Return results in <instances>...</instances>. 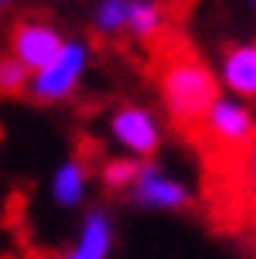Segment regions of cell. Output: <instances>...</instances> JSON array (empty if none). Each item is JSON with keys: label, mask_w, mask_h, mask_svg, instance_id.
Returning <instances> with one entry per match:
<instances>
[{"label": "cell", "mask_w": 256, "mask_h": 259, "mask_svg": "<svg viewBox=\"0 0 256 259\" xmlns=\"http://www.w3.org/2000/svg\"><path fill=\"white\" fill-rule=\"evenodd\" d=\"M218 78L215 68L192 52H174L167 55L157 68V103L161 116L174 123L178 130L202 126V116L218 96Z\"/></svg>", "instance_id": "obj_1"}, {"label": "cell", "mask_w": 256, "mask_h": 259, "mask_svg": "<svg viewBox=\"0 0 256 259\" xmlns=\"http://www.w3.org/2000/svg\"><path fill=\"white\" fill-rule=\"evenodd\" d=\"M89 68H92V45L86 38H65L62 52L48 65H41L38 72H31L27 99L38 106H65L82 89Z\"/></svg>", "instance_id": "obj_2"}, {"label": "cell", "mask_w": 256, "mask_h": 259, "mask_svg": "<svg viewBox=\"0 0 256 259\" xmlns=\"http://www.w3.org/2000/svg\"><path fill=\"white\" fill-rule=\"evenodd\" d=\"M106 137L116 154L133 160H157L164 150V116L147 103L127 99L106 113Z\"/></svg>", "instance_id": "obj_3"}, {"label": "cell", "mask_w": 256, "mask_h": 259, "mask_svg": "<svg viewBox=\"0 0 256 259\" xmlns=\"http://www.w3.org/2000/svg\"><path fill=\"white\" fill-rule=\"evenodd\" d=\"M123 201L133 205L137 211H151V215H181L195 205V191L185 178H178L161 160H140L137 178L130 184V191L123 194Z\"/></svg>", "instance_id": "obj_4"}, {"label": "cell", "mask_w": 256, "mask_h": 259, "mask_svg": "<svg viewBox=\"0 0 256 259\" xmlns=\"http://www.w3.org/2000/svg\"><path fill=\"white\" fill-rule=\"evenodd\" d=\"M198 130L222 150L246 154L256 143V103L229 96V92H218L215 103L208 106V113L202 116Z\"/></svg>", "instance_id": "obj_5"}, {"label": "cell", "mask_w": 256, "mask_h": 259, "mask_svg": "<svg viewBox=\"0 0 256 259\" xmlns=\"http://www.w3.org/2000/svg\"><path fill=\"white\" fill-rule=\"evenodd\" d=\"M65 38L68 34L48 17H21V21H14L11 34H7V55H14L27 72H38L41 65H48L62 52Z\"/></svg>", "instance_id": "obj_6"}, {"label": "cell", "mask_w": 256, "mask_h": 259, "mask_svg": "<svg viewBox=\"0 0 256 259\" xmlns=\"http://www.w3.org/2000/svg\"><path fill=\"white\" fill-rule=\"evenodd\" d=\"M116 219L106 205H86L79 211L76 235L65 249V259H113Z\"/></svg>", "instance_id": "obj_7"}, {"label": "cell", "mask_w": 256, "mask_h": 259, "mask_svg": "<svg viewBox=\"0 0 256 259\" xmlns=\"http://www.w3.org/2000/svg\"><path fill=\"white\" fill-rule=\"evenodd\" d=\"M89 191H92V167L86 164V157L68 154L51 167L48 201L58 211H82L89 205Z\"/></svg>", "instance_id": "obj_8"}, {"label": "cell", "mask_w": 256, "mask_h": 259, "mask_svg": "<svg viewBox=\"0 0 256 259\" xmlns=\"http://www.w3.org/2000/svg\"><path fill=\"white\" fill-rule=\"evenodd\" d=\"M218 89L256 103V41H232L215 58Z\"/></svg>", "instance_id": "obj_9"}, {"label": "cell", "mask_w": 256, "mask_h": 259, "mask_svg": "<svg viewBox=\"0 0 256 259\" xmlns=\"http://www.w3.org/2000/svg\"><path fill=\"white\" fill-rule=\"evenodd\" d=\"M171 14L164 0H130L127 14V38L137 45H157L167 34Z\"/></svg>", "instance_id": "obj_10"}, {"label": "cell", "mask_w": 256, "mask_h": 259, "mask_svg": "<svg viewBox=\"0 0 256 259\" xmlns=\"http://www.w3.org/2000/svg\"><path fill=\"white\" fill-rule=\"evenodd\" d=\"M127 14H130V0H92L89 7L92 34L102 41L127 38Z\"/></svg>", "instance_id": "obj_11"}, {"label": "cell", "mask_w": 256, "mask_h": 259, "mask_svg": "<svg viewBox=\"0 0 256 259\" xmlns=\"http://www.w3.org/2000/svg\"><path fill=\"white\" fill-rule=\"evenodd\" d=\"M137 167H140V160H133V157H123V154H113L106 157L99 167H96V181L106 194H116V198H123L130 191V184L137 178Z\"/></svg>", "instance_id": "obj_12"}, {"label": "cell", "mask_w": 256, "mask_h": 259, "mask_svg": "<svg viewBox=\"0 0 256 259\" xmlns=\"http://www.w3.org/2000/svg\"><path fill=\"white\" fill-rule=\"evenodd\" d=\"M27 82H31V72L17 62L14 55H0V99H17V96H27Z\"/></svg>", "instance_id": "obj_13"}, {"label": "cell", "mask_w": 256, "mask_h": 259, "mask_svg": "<svg viewBox=\"0 0 256 259\" xmlns=\"http://www.w3.org/2000/svg\"><path fill=\"white\" fill-rule=\"evenodd\" d=\"M246 178H249V184L256 188V143L246 150Z\"/></svg>", "instance_id": "obj_14"}, {"label": "cell", "mask_w": 256, "mask_h": 259, "mask_svg": "<svg viewBox=\"0 0 256 259\" xmlns=\"http://www.w3.org/2000/svg\"><path fill=\"white\" fill-rule=\"evenodd\" d=\"M17 4H21V0H0V14H11Z\"/></svg>", "instance_id": "obj_15"}, {"label": "cell", "mask_w": 256, "mask_h": 259, "mask_svg": "<svg viewBox=\"0 0 256 259\" xmlns=\"http://www.w3.org/2000/svg\"><path fill=\"white\" fill-rule=\"evenodd\" d=\"M246 7H249V11H253V14H256V0H246Z\"/></svg>", "instance_id": "obj_16"}, {"label": "cell", "mask_w": 256, "mask_h": 259, "mask_svg": "<svg viewBox=\"0 0 256 259\" xmlns=\"http://www.w3.org/2000/svg\"><path fill=\"white\" fill-rule=\"evenodd\" d=\"M55 259H65V252H62V256H55Z\"/></svg>", "instance_id": "obj_17"}]
</instances>
